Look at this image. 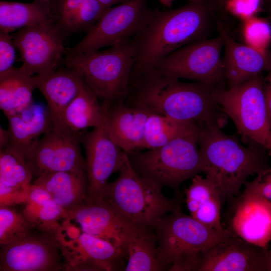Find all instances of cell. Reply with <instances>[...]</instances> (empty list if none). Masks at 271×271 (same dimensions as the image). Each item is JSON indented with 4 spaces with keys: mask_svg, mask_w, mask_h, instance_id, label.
<instances>
[{
    "mask_svg": "<svg viewBox=\"0 0 271 271\" xmlns=\"http://www.w3.org/2000/svg\"><path fill=\"white\" fill-rule=\"evenodd\" d=\"M217 87L182 82L164 74L154 63L136 60L124 101L129 106L145 107L177 120L222 128L229 118L216 100Z\"/></svg>",
    "mask_w": 271,
    "mask_h": 271,
    "instance_id": "obj_1",
    "label": "cell"
},
{
    "mask_svg": "<svg viewBox=\"0 0 271 271\" xmlns=\"http://www.w3.org/2000/svg\"><path fill=\"white\" fill-rule=\"evenodd\" d=\"M198 126L203 173L218 188L223 203L241 193L250 176L269 167L266 151L260 146L244 147L236 136L214 124Z\"/></svg>",
    "mask_w": 271,
    "mask_h": 271,
    "instance_id": "obj_2",
    "label": "cell"
},
{
    "mask_svg": "<svg viewBox=\"0 0 271 271\" xmlns=\"http://www.w3.org/2000/svg\"><path fill=\"white\" fill-rule=\"evenodd\" d=\"M209 1L190 2L169 11L153 10L132 40L136 60L156 63L175 51L205 39L212 11Z\"/></svg>",
    "mask_w": 271,
    "mask_h": 271,
    "instance_id": "obj_3",
    "label": "cell"
},
{
    "mask_svg": "<svg viewBox=\"0 0 271 271\" xmlns=\"http://www.w3.org/2000/svg\"><path fill=\"white\" fill-rule=\"evenodd\" d=\"M176 191L173 198L165 196L162 188L137 173L126 155L117 177L107 184L103 200L134 224L154 227L165 215L181 209L182 196Z\"/></svg>",
    "mask_w": 271,
    "mask_h": 271,
    "instance_id": "obj_4",
    "label": "cell"
},
{
    "mask_svg": "<svg viewBox=\"0 0 271 271\" xmlns=\"http://www.w3.org/2000/svg\"><path fill=\"white\" fill-rule=\"evenodd\" d=\"M159 260L165 270L196 271L202 252L226 235L200 222L182 209L154 226Z\"/></svg>",
    "mask_w": 271,
    "mask_h": 271,
    "instance_id": "obj_5",
    "label": "cell"
},
{
    "mask_svg": "<svg viewBox=\"0 0 271 271\" xmlns=\"http://www.w3.org/2000/svg\"><path fill=\"white\" fill-rule=\"evenodd\" d=\"M198 135V131L158 148L127 153L129 162L149 182L177 191L183 182L204 172Z\"/></svg>",
    "mask_w": 271,
    "mask_h": 271,
    "instance_id": "obj_6",
    "label": "cell"
},
{
    "mask_svg": "<svg viewBox=\"0 0 271 271\" xmlns=\"http://www.w3.org/2000/svg\"><path fill=\"white\" fill-rule=\"evenodd\" d=\"M136 61L131 41L104 51L67 53L63 62L65 66L77 71L86 85L107 105L127 95Z\"/></svg>",
    "mask_w": 271,
    "mask_h": 271,
    "instance_id": "obj_7",
    "label": "cell"
},
{
    "mask_svg": "<svg viewBox=\"0 0 271 271\" xmlns=\"http://www.w3.org/2000/svg\"><path fill=\"white\" fill-rule=\"evenodd\" d=\"M262 73L236 86L215 90V97L224 113L249 145L263 148L271 155V125L264 93Z\"/></svg>",
    "mask_w": 271,
    "mask_h": 271,
    "instance_id": "obj_8",
    "label": "cell"
},
{
    "mask_svg": "<svg viewBox=\"0 0 271 271\" xmlns=\"http://www.w3.org/2000/svg\"><path fill=\"white\" fill-rule=\"evenodd\" d=\"M152 12L148 0H130L108 8L67 53H89L130 42L146 27Z\"/></svg>",
    "mask_w": 271,
    "mask_h": 271,
    "instance_id": "obj_9",
    "label": "cell"
},
{
    "mask_svg": "<svg viewBox=\"0 0 271 271\" xmlns=\"http://www.w3.org/2000/svg\"><path fill=\"white\" fill-rule=\"evenodd\" d=\"M223 47V40L219 34L213 38L184 46L154 64L164 74L174 78L223 86L226 79Z\"/></svg>",
    "mask_w": 271,
    "mask_h": 271,
    "instance_id": "obj_10",
    "label": "cell"
},
{
    "mask_svg": "<svg viewBox=\"0 0 271 271\" xmlns=\"http://www.w3.org/2000/svg\"><path fill=\"white\" fill-rule=\"evenodd\" d=\"M65 270L56 236L37 228L23 237L1 246L0 271Z\"/></svg>",
    "mask_w": 271,
    "mask_h": 271,
    "instance_id": "obj_11",
    "label": "cell"
},
{
    "mask_svg": "<svg viewBox=\"0 0 271 271\" xmlns=\"http://www.w3.org/2000/svg\"><path fill=\"white\" fill-rule=\"evenodd\" d=\"M79 136L85 150L88 180L83 203L100 202L109 177L118 172L127 154L110 137L104 126L83 130Z\"/></svg>",
    "mask_w": 271,
    "mask_h": 271,
    "instance_id": "obj_12",
    "label": "cell"
},
{
    "mask_svg": "<svg viewBox=\"0 0 271 271\" xmlns=\"http://www.w3.org/2000/svg\"><path fill=\"white\" fill-rule=\"evenodd\" d=\"M79 133L55 125L44 133L26 156L33 176L61 171L86 172Z\"/></svg>",
    "mask_w": 271,
    "mask_h": 271,
    "instance_id": "obj_13",
    "label": "cell"
},
{
    "mask_svg": "<svg viewBox=\"0 0 271 271\" xmlns=\"http://www.w3.org/2000/svg\"><path fill=\"white\" fill-rule=\"evenodd\" d=\"M227 201L223 228L258 247L268 248L271 242V201L244 191Z\"/></svg>",
    "mask_w": 271,
    "mask_h": 271,
    "instance_id": "obj_14",
    "label": "cell"
},
{
    "mask_svg": "<svg viewBox=\"0 0 271 271\" xmlns=\"http://www.w3.org/2000/svg\"><path fill=\"white\" fill-rule=\"evenodd\" d=\"M65 270H120L126 253L111 242L71 226L58 238Z\"/></svg>",
    "mask_w": 271,
    "mask_h": 271,
    "instance_id": "obj_15",
    "label": "cell"
},
{
    "mask_svg": "<svg viewBox=\"0 0 271 271\" xmlns=\"http://www.w3.org/2000/svg\"><path fill=\"white\" fill-rule=\"evenodd\" d=\"M64 37L54 22L20 29L13 37L20 53L22 66L32 75L57 70L65 51Z\"/></svg>",
    "mask_w": 271,
    "mask_h": 271,
    "instance_id": "obj_16",
    "label": "cell"
},
{
    "mask_svg": "<svg viewBox=\"0 0 271 271\" xmlns=\"http://www.w3.org/2000/svg\"><path fill=\"white\" fill-rule=\"evenodd\" d=\"M63 220L75 226L81 232L111 242L125 253L129 239L139 226L104 200L97 203H83L74 211L66 214Z\"/></svg>",
    "mask_w": 271,
    "mask_h": 271,
    "instance_id": "obj_17",
    "label": "cell"
},
{
    "mask_svg": "<svg viewBox=\"0 0 271 271\" xmlns=\"http://www.w3.org/2000/svg\"><path fill=\"white\" fill-rule=\"evenodd\" d=\"M226 232L202 252L196 271H260L263 248Z\"/></svg>",
    "mask_w": 271,
    "mask_h": 271,
    "instance_id": "obj_18",
    "label": "cell"
},
{
    "mask_svg": "<svg viewBox=\"0 0 271 271\" xmlns=\"http://www.w3.org/2000/svg\"><path fill=\"white\" fill-rule=\"evenodd\" d=\"M106 107L104 128L112 140L126 154L144 150L145 127L152 111L127 105L124 98Z\"/></svg>",
    "mask_w": 271,
    "mask_h": 271,
    "instance_id": "obj_19",
    "label": "cell"
},
{
    "mask_svg": "<svg viewBox=\"0 0 271 271\" xmlns=\"http://www.w3.org/2000/svg\"><path fill=\"white\" fill-rule=\"evenodd\" d=\"M219 34L223 40V64L229 87L236 86L262 73L271 70V53L262 52L236 42L224 25L217 22Z\"/></svg>",
    "mask_w": 271,
    "mask_h": 271,
    "instance_id": "obj_20",
    "label": "cell"
},
{
    "mask_svg": "<svg viewBox=\"0 0 271 271\" xmlns=\"http://www.w3.org/2000/svg\"><path fill=\"white\" fill-rule=\"evenodd\" d=\"M36 88L45 97L54 125L63 129L65 110L86 85L81 76L66 66L59 67L51 73L35 75ZM69 130V129H68Z\"/></svg>",
    "mask_w": 271,
    "mask_h": 271,
    "instance_id": "obj_21",
    "label": "cell"
},
{
    "mask_svg": "<svg viewBox=\"0 0 271 271\" xmlns=\"http://www.w3.org/2000/svg\"><path fill=\"white\" fill-rule=\"evenodd\" d=\"M33 172L26 158L9 146L0 150V206L24 203Z\"/></svg>",
    "mask_w": 271,
    "mask_h": 271,
    "instance_id": "obj_22",
    "label": "cell"
},
{
    "mask_svg": "<svg viewBox=\"0 0 271 271\" xmlns=\"http://www.w3.org/2000/svg\"><path fill=\"white\" fill-rule=\"evenodd\" d=\"M7 118L9 146L21 152L25 158L40 136L54 126L47 105L34 102L21 112Z\"/></svg>",
    "mask_w": 271,
    "mask_h": 271,
    "instance_id": "obj_23",
    "label": "cell"
},
{
    "mask_svg": "<svg viewBox=\"0 0 271 271\" xmlns=\"http://www.w3.org/2000/svg\"><path fill=\"white\" fill-rule=\"evenodd\" d=\"M190 215L212 229L224 233L221 222L223 202L219 191L210 180L197 174L184 191Z\"/></svg>",
    "mask_w": 271,
    "mask_h": 271,
    "instance_id": "obj_24",
    "label": "cell"
},
{
    "mask_svg": "<svg viewBox=\"0 0 271 271\" xmlns=\"http://www.w3.org/2000/svg\"><path fill=\"white\" fill-rule=\"evenodd\" d=\"M32 184L49 193L66 214L85 201L88 180L86 172L61 171L42 174Z\"/></svg>",
    "mask_w": 271,
    "mask_h": 271,
    "instance_id": "obj_25",
    "label": "cell"
},
{
    "mask_svg": "<svg viewBox=\"0 0 271 271\" xmlns=\"http://www.w3.org/2000/svg\"><path fill=\"white\" fill-rule=\"evenodd\" d=\"M33 76L21 66L0 74V108L7 117L19 113L32 104L36 89Z\"/></svg>",
    "mask_w": 271,
    "mask_h": 271,
    "instance_id": "obj_26",
    "label": "cell"
},
{
    "mask_svg": "<svg viewBox=\"0 0 271 271\" xmlns=\"http://www.w3.org/2000/svg\"><path fill=\"white\" fill-rule=\"evenodd\" d=\"M85 85L64 111L63 121L66 128L76 133L88 128L104 126L106 107Z\"/></svg>",
    "mask_w": 271,
    "mask_h": 271,
    "instance_id": "obj_27",
    "label": "cell"
},
{
    "mask_svg": "<svg viewBox=\"0 0 271 271\" xmlns=\"http://www.w3.org/2000/svg\"><path fill=\"white\" fill-rule=\"evenodd\" d=\"M54 22L50 5L40 0L30 3L1 1L0 32L10 33L16 29Z\"/></svg>",
    "mask_w": 271,
    "mask_h": 271,
    "instance_id": "obj_28",
    "label": "cell"
},
{
    "mask_svg": "<svg viewBox=\"0 0 271 271\" xmlns=\"http://www.w3.org/2000/svg\"><path fill=\"white\" fill-rule=\"evenodd\" d=\"M154 227L139 226L126 247L125 271L165 270L160 262Z\"/></svg>",
    "mask_w": 271,
    "mask_h": 271,
    "instance_id": "obj_29",
    "label": "cell"
},
{
    "mask_svg": "<svg viewBox=\"0 0 271 271\" xmlns=\"http://www.w3.org/2000/svg\"><path fill=\"white\" fill-rule=\"evenodd\" d=\"M198 125L193 121H181L152 113L146 124L144 150L167 144L181 137L198 132Z\"/></svg>",
    "mask_w": 271,
    "mask_h": 271,
    "instance_id": "obj_30",
    "label": "cell"
},
{
    "mask_svg": "<svg viewBox=\"0 0 271 271\" xmlns=\"http://www.w3.org/2000/svg\"><path fill=\"white\" fill-rule=\"evenodd\" d=\"M13 205L0 206V245L7 244L36 228L24 212Z\"/></svg>",
    "mask_w": 271,
    "mask_h": 271,
    "instance_id": "obj_31",
    "label": "cell"
},
{
    "mask_svg": "<svg viewBox=\"0 0 271 271\" xmlns=\"http://www.w3.org/2000/svg\"><path fill=\"white\" fill-rule=\"evenodd\" d=\"M242 36L245 44L266 52L271 42V25L268 21L254 16L242 21Z\"/></svg>",
    "mask_w": 271,
    "mask_h": 271,
    "instance_id": "obj_32",
    "label": "cell"
},
{
    "mask_svg": "<svg viewBox=\"0 0 271 271\" xmlns=\"http://www.w3.org/2000/svg\"><path fill=\"white\" fill-rule=\"evenodd\" d=\"M87 1H57L53 11V21L64 36L69 34L73 23Z\"/></svg>",
    "mask_w": 271,
    "mask_h": 271,
    "instance_id": "obj_33",
    "label": "cell"
},
{
    "mask_svg": "<svg viewBox=\"0 0 271 271\" xmlns=\"http://www.w3.org/2000/svg\"><path fill=\"white\" fill-rule=\"evenodd\" d=\"M106 9L98 0H88L73 23L69 34L86 30L88 32Z\"/></svg>",
    "mask_w": 271,
    "mask_h": 271,
    "instance_id": "obj_34",
    "label": "cell"
},
{
    "mask_svg": "<svg viewBox=\"0 0 271 271\" xmlns=\"http://www.w3.org/2000/svg\"><path fill=\"white\" fill-rule=\"evenodd\" d=\"M261 0H228L224 9L242 21L255 16L260 10Z\"/></svg>",
    "mask_w": 271,
    "mask_h": 271,
    "instance_id": "obj_35",
    "label": "cell"
},
{
    "mask_svg": "<svg viewBox=\"0 0 271 271\" xmlns=\"http://www.w3.org/2000/svg\"><path fill=\"white\" fill-rule=\"evenodd\" d=\"M243 191L260 195L271 201V168L260 172L253 180L247 181Z\"/></svg>",
    "mask_w": 271,
    "mask_h": 271,
    "instance_id": "obj_36",
    "label": "cell"
},
{
    "mask_svg": "<svg viewBox=\"0 0 271 271\" xmlns=\"http://www.w3.org/2000/svg\"><path fill=\"white\" fill-rule=\"evenodd\" d=\"M15 47L9 33L0 32V74L14 67L16 58Z\"/></svg>",
    "mask_w": 271,
    "mask_h": 271,
    "instance_id": "obj_37",
    "label": "cell"
},
{
    "mask_svg": "<svg viewBox=\"0 0 271 271\" xmlns=\"http://www.w3.org/2000/svg\"><path fill=\"white\" fill-rule=\"evenodd\" d=\"M264 93L268 119L271 125V70L264 78Z\"/></svg>",
    "mask_w": 271,
    "mask_h": 271,
    "instance_id": "obj_38",
    "label": "cell"
},
{
    "mask_svg": "<svg viewBox=\"0 0 271 271\" xmlns=\"http://www.w3.org/2000/svg\"><path fill=\"white\" fill-rule=\"evenodd\" d=\"M260 271H271V248L263 249Z\"/></svg>",
    "mask_w": 271,
    "mask_h": 271,
    "instance_id": "obj_39",
    "label": "cell"
},
{
    "mask_svg": "<svg viewBox=\"0 0 271 271\" xmlns=\"http://www.w3.org/2000/svg\"><path fill=\"white\" fill-rule=\"evenodd\" d=\"M10 145V135L8 130H6L1 126L0 128V150H3Z\"/></svg>",
    "mask_w": 271,
    "mask_h": 271,
    "instance_id": "obj_40",
    "label": "cell"
},
{
    "mask_svg": "<svg viewBox=\"0 0 271 271\" xmlns=\"http://www.w3.org/2000/svg\"><path fill=\"white\" fill-rule=\"evenodd\" d=\"M160 3L164 6L169 8L173 4V3L176 0H158Z\"/></svg>",
    "mask_w": 271,
    "mask_h": 271,
    "instance_id": "obj_41",
    "label": "cell"
},
{
    "mask_svg": "<svg viewBox=\"0 0 271 271\" xmlns=\"http://www.w3.org/2000/svg\"><path fill=\"white\" fill-rule=\"evenodd\" d=\"M40 1H43V2H45L46 3H47L48 4H49L51 7V9H52V15H53V10L56 6V4L57 2V1L58 0H40Z\"/></svg>",
    "mask_w": 271,
    "mask_h": 271,
    "instance_id": "obj_42",
    "label": "cell"
},
{
    "mask_svg": "<svg viewBox=\"0 0 271 271\" xmlns=\"http://www.w3.org/2000/svg\"><path fill=\"white\" fill-rule=\"evenodd\" d=\"M215 4L219 7L224 8L225 5L228 0H213Z\"/></svg>",
    "mask_w": 271,
    "mask_h": 271,
    "instance_id": "obj_43",
    "label": "cell"
},
{
    "mask_svg": "<svg viewBox=\"0 0 271 271\" xmlns=\"http://www.w3.org/2000/svg\"><path fill=\"white\" fill-rule=\"evenodd\" d=\"M268 21L271 25V8L269 10V13H268Z\"/></svg>",
    "mask_w": 271,
    "mask_h": 271,
    "instance_id": "obj_44",
    "label": "cell"
},
{
    "mask_svg": "<svg viewBox=\"0 0 271 271\" xmlns=\"http://www.w3.org/2000/svg\"><path fill=\"white\" fill-rule=\"evenodd\" d=\"M190 1H194V2H205V1H208V0H190Z\"/></svg>",
    "mask_w": 271,
    "mask_h": 271,
    "instance_id": "obj_45",
    "label": "cell"
},
{
    "mask_svg": "<svg viewBox=\"0 0 271 271\" xmlns=\"http://www.w3.org/2000/svg\"><path fill=\"white\" fill-rule=\"evenodd\" d=\"M98 1H99V0H98Z\"/></svg>",
    "mask_w": 271,
    "mask_h": 271,
    "instance_id": "obj_46",
    "label": "cell"
},
{
    "mask_svg": "<svg viewBox=\"0 0 271 271\" xmlns=\"http://www.w3.org/2000/svg\"><path fill=\"white\" fill-rule=\"evenodd\" d=\"M270 243H271V242H270Z\"/></svg>",
    "mask_w": 271,
    "mask_h": 271,
    "instance_id": "obj_47",
    "label": "cell"
}]
</instances>
